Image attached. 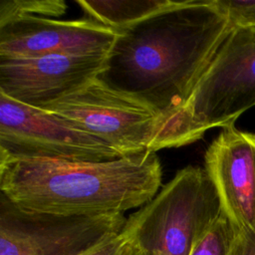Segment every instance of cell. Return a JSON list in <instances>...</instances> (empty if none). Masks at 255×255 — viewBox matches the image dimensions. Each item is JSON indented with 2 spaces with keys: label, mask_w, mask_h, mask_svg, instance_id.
I'll list each match as a JSON object with an SVG mask.
<instances>
[{
  "label": "cell",
  "mask_w": 255,
  "mask_h": 255,
  "mask_svg": "<svg viewBox=\"0 0 255 255\" xmlns=\"http://www.w3.org/2000/svg\"><path fill=\"white\" fill-rule=\"evenodd\" d=\"M221 214L205 168L189 165L127 218L123 231L142 255H189Z\"/></svg>",
  "instance_id": "obj_3"
},
{
  "label": "cell",
  "mask_w": 255,
  "mask_h": 255,
  "mask_svg": "<svg viewBox=\"0 0 255 255\" xmlns=\"http://www.w3.org/2000/svg\"><path fill=\"white\" fill-rule=\"evenodd\" d=\"M124 213L59 215L14 204L0 192V255H82L120 233Z\"/></svg>",
  "instance_id": "obj_7"
},
{
  "label": "cell",
  "mask_w": 255,
  "mask_h": 255,
  "mask_svg": "<svg viewBox=\"0 0 255 255\" xmlns=\"http://www.w3.org/2000/svg\"><path fill=\"white\" fill-rule=\"evenodd\" d=\"M136 255H142V254H141V253H140V252H139V251H138V253H137V254H136Z\"/></svg>",
  "instance_id": "obj_17"
},
{
  "label": "cell",
  "mask_w": 255,
  "mask_h": 255,
  "mask_svg": "<svg viewBox=\"0 0 255 255\" xmlns=\"http://www.w3.org/2000/svg\"><path fill=\"white\" fill-rule=\"evenodd\" d=\"M205 170L222 212L241 232L255 231V132L223 128L208 146Z\"/></svg>",
  "instance_id": "obj_10"
},
{
  "label": "cell",
  "mask_w": 255,
  "mask_h": 255,
  "mask_svg": "<svg viewBox=\"0 0 255 255\" xmlns=\"http://www.w3.org/2000/svg\"><path fill=\"white\" fill-rule=\"evenodd\" d=\"M107 58L108 55L0 57V94L42 109L95 81L104 71Z\"/></svg>",
  "instance_id": "obj_8"
},
{
  "label": "cell",
  "mask_w": 255,
  "mask_h": 255,
  "mask_svg": "<svg viewBox=\"0 0 255 255\" xmlns=\"http://www.w3.org/2000/svg\"><path fill=\"white\" fill-rule=\"evenodd\" d=\"M161 179L160 161L151 151L98 162L0 159V192L42 213H124L150 201Z\"/></svg>",
  "instance_id": "obj_2"
},
{
  "label": "cell",
  "mask_w": 255,
  "mask_h": 255,
  "mask_svg": "<svg viewBox=\"0 0 255 255\" xmlns=\"http://www.w3.org/2000/svg\"><path fill=\"white\" fill-rule=\"evenodd\" d=\"M67 10L62 0H1L0 24L26 16H61Z\"/></svg>",
  "instance_id": "obj_13"
},
{
  "label": "cell",
  "mask_w": 255,
  "mask_h": 255,
  "mask_svg": "<svg viewBox=\"0 0 255 255\" xmlns=\"http://www.w3.org/2000/svg\"><path fill=\"white\" fill-rule=\"evenodd\" d=\"M236 26H255V12L247 16L240 24Z\"/></svg>",
  "instance_id": "obj_16"
},
{
  "label": "cell",
  "mask_w": 255,
  "mask_h": 255,
  "mask_svg": "<svg viewBox=\"0 0 255 255\" xmlns=\"http://www.w3.org/2000/svg\"><path fill=\"white\" fill-rule=\"evenodd\" d=\"M138 250L132 240L122 230L95 245L82 255H136Z\"/></svg>",
  "instance_id": "obj_14"
},
{
  "label": "cell",
  "mask_w": 255,
  "mask_h": 255,
  "mask_svg": "<svg viewBox=\"0 0 255 255\" xmlns=\"http://www.w3.org/2000/svg\"><path fill=\"white\" fill-rule=\"evenodd\" d=\"M90 19L118 32L128 29L180 1L171 0H77Z\"/></svg>",
  "instance_id": "obj_11"
},
{
  "label": "cell",
  "mask_w": 255,
  "mask_h": 255,
  "mask_svg": "<svg viewBox=\"0 0 255 255\" xmlns=\"http://www.w3.org/2000/svg\"><path fill=\"white\" fill-rule=\"evenodd\" d=\"M229 255H255V231H241Z\"/></svg>",
  "instance_id": "obj_15"
},
{
  "label": "cell",
  "mask_w": 255,
  "mask_h": 255,
  "mask_svg": "<svg viewBox=\"0 0 255 255\" xmlns=\"http://www.w3.org/2000/svg\"><path fill=\"white\" fill-rule=\"evenodd\" d=\"M235 25L216 0H182L120 34L97 80L150 107L192 142L187 104Z\"/></svg>",
  "instance_id": "obj_1"
},
{
  "label": "cell",
  "mask_w": 255,
  "mask_h": 255,
  "mask_svg": "<svg viewBox=\"0 0 255 255\" xmlns=\"http://www.w3.org/2000/svg\"><path fill=\"white\" fill-rule=\"evenodd\" d=\"M42 110L65 118L124 156L192 143L184 132L146 104L97 79Z\"/></svg>",
  "instance_id": "obj_4"
},
{
  "label": "cell",
  "mask_w": 255,
  "mask_h": 255,
  "mask_svg": "<svg viewBox=\"0 0 255 255\" xmlns=\"http://www.w3.org/2000/svg\"><path fill=\"white\" fill-rule=\"evenodd\" d=\"M119 34L90 18L66 21L26 16L0 24V57L107 56Z\"/></svg>",
  "instance_id": "obj_9"
},
{
  "label": "cell",
  "mask_w": 255,
  "mask_h": 255,
  "mask_svg": "<svg viewBox=\"0 0 255 255\" xmlns=\"http://www.w3.org/2000/svg\"><path fill=\"white\" fill-rule=\"evenodd\" d=\"M121 152L51 112L0 94V159L108 161Z\"/></svg>",
  "instance_id": "obj_5"
},
{
  "label": "cell",
  "mask_w": 255,
  "mask_h": 255,
  "mask_svg": "<svg viewBox=\"0 0 255 255\" xmlns=\"http://www.w3.org/2000/svg\"><path fill=\"white\" fill-rule=\"evenodd\" d=\"M240 231L222 212L196 242L189 255H229Z\"/></svg>",
  "instance_id": "obj_12"
},
{
  "label": "cell",
  "mask_w": 255,
  "mask_h": 255,
  "mask_svg": "<svg viewBox=\"0 0 255 255\" xmlns=\"http://www.w3.org/2000/svg\"><path fill=\"white\" fill-rule=\"evenodd\" d=\"M255 106V26H235L204 75L188 104L196 132L235 126Z\"/></svg>",
  "instance_id": "obj_6"
}]
</instances>
